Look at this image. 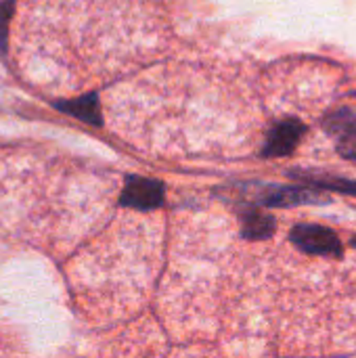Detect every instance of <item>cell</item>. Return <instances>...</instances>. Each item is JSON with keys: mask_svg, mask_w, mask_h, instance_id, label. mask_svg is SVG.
<instances>
[{"mask_svg": "<svg viewBox=\"0 0 356 358\" xmlns=\"http://www.w3.org/2000/svg\"><path fill=\"white\" fill-rule=\"evenodd\" d=\"M323 130L336 138V149L342 157L356 162V115L350 109H338L323 117Z\"/></svg>", "mask_w": 356, "mask_h": 358, "instance_id": "obj_5", "label": "cell"}, {"mask_svg": "<svg viewBox=\"0 0 356 358\" xmlns=\"http://www.w3.org/2000/svg\"><path fill=\"white\" fill-rule=\"evenodd\" d=\"M164 197H166V189H164L162 180L130 174L124 180L120 206L141 210V212H149V210L159 208L164 203Z\"/></svg>", "mask_w": 356, "mask_h": 358, "instance_id": "obj_2", "label": "cell"}, {"mask_svg": "<svg viewBox=\"0 0 356 358\" xmlns=\"http://www.w3.org/2000/svg\"><path fill=\"white\" fill-rule=\"evenodd\" d=\"M292 243L302 250L304 254L315 256H340L342 254V241L340 237L321 224H296L290 233Z\"/></svg>", "mask_w": 356, "mask_h": 358, "instance_id": "obj_3", "label": "cell"}, {"mask_svg": "<svg viewBox=\"0 0 356 358\" xmlns=\"http://www.w3.org/2000/svg\"><path fill=\"white\" fill-rule=\"evenodd\" d=\"M306 132V126L298 120V117H287L277 122L264 141L262 147V157H285L290 155L302 141Z\"/></svg>", "mask_w": 356, "mask_h": 358, "instance_id": "obj_4", "label": "cell"}, {"mask_svg": "<svg viewBox=\"0 0 356 358\" xmlns=\"http://www.w3.org/2000/svg\"><path fill=\"white\" fill-rule=\"evenodd\" d=\"M254 203L262 208H294L304 203H327L329 197L306 185H254Z\"/></svg>", "mask_w": 356, "mask_h": 358, "instance_id": "obj_1", "label": "cell"}, {"mask_svg": "<svg viewBox=\"0 0 356 358\" xmlns=\"http://www.w3.org/2000/svg\"><path fill=\"white\" fill-rule=\"evenodd\" d=\"M292 178L306 182L308 187H319L321 191H338V193H346V195H355L356 197V180L348 178H340V176H332V174H313V172H290Z\"/></svg>", "mask_w": 356, "mask_h": 358, "instance_id": "obj_8", "label": "cell"}, {"mask_svg": "<svg viewBox=\"0 0 356 358\" xmlns=\"http://www.w3.org/2000/svg\"><path fill=\"white\" fill-rule=\"evenodd\" d=\"M15 8V0H2L0 2V52L6 55V40H8V21Z\"/></svg>", "mask_w": 356, "mask_h": 358, "instance_id": "obj_9", "label": "cell"}, {"mask_svg": "<svg viewBox=\"0 0 356 358\" xmlns=\"http://www.w3.org/2000/svg\"><path fill=\"white\" fill-rule=\"evenodd\" d=\"M239 220H241V235L254 241L269 239L275 233V218L266 214L258 203L239 206L237 208Z\"/></svg>", "mask_w": 356, "mask_h": 358, "instance_id": "obj_6", "label": "cell"}, {"mask_svg": "<svg viewBox=\"0 0 356 358\" xmlns=\"http://www.w3.org/2000/svg\"><path fill=\"white\" fill-rule=\"evenodd\" d=\"M52 105H55V109H59L71 117H78L84 124L103 126V113H101V103H99L97 92H88L84 96L69 99V101H55Z\"/></svg>", "mask_w": 356, "mask_h": 358, "instance_id": "obj_7", "label": "cell"}]
</instances>
